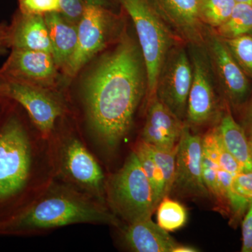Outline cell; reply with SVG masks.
<instances>
[{"label":"cell","mask_w":252,"mask_h":252,"mask_svg":"<svg viewBox=\"0 0 252 252\" xmlns=\"http://www.w3.org/2000/svg\"><path fill=\"white\" fill-rule=\"evenodd\" d=\"M213 31L223 39L252 34V4L237 2L228 19Z\"/></svg>","instance_id":"cell-20"},{"label":"cell","mask_w":252,"mask_h":252,"mask_svg":"<svg viewBox=\"0 0 252 252\" xmlns=\"http://www.w3.org/2000/svg\"><path fill=\"white\" fill-rule=\"evenodd\" d=\"M18 9L30 14L44 15L59 11V0H17Z\"/></svg>","instance_id":"cell-27"},{"label":"cell","mask_w":252,"mask_h":252,"mask_svg":"<svg viewBox=\"0 0 252 252\" xmlns=\"http://www.w3.org/2000/svg\"><path fill=\"white\" fill-rule=\"evenodd\" d=\"M117 1L135 26L147 70L146 97L149 101L155 95L159 73L169 51L184 43L169 28L150 0Z\"/></svg>","instance_id":"cell-4"},{"label":"cell","mask_w":252,"mask_h":252,"mask_svg":"<svg viewBox=\"0 0 252 252\" xmlns=\"http://www.w3.org/2000/svg\"><path fill=\"white\" fill-rule=\"evenodd\" d=\"M203 47L215 80L225 97L234 105L243 103L250 91V81L223 39L209 28Z\"/></svg>","instance_id":"cell-11"},{"label":"cell","mask_w":252,"mask_h":252,"mask_svg":"<svg viewBox=\"0 0 252 252\" xmlns=\"http://www.w3.org/2000/svg\"><path fill=\"white\" fill-rule=\"evenodd\" d=\"M105 197L113 212L127 223L152 218L157 198L134 151L105 182Z\"/></svg>","instance_id":"cell-5"},{"label":"cell","mask_w":252,"mask_h":252,"mask_svg":"<svg viewBox=\"0 0 252 252\" xmlns=\"http://www.w3.org/2000/svg\"><path fill=\"white\" fill-rule=\"evenodd\" d=\"M243 234V252H252V199L250 200L248 212L244 217L242 224Z\"/></svg>","instance_id":"cell-31"},{"label":"cell","mask_w":252,"mask_h":252,"mask_svg":"<svg viewBox=\"0 0 252 252\" xmlns=\"http://www.w3.org/2000/svg\"><path fill=\"white\" fill-rule=\"evenodd\" d=\"M9 27L11 49L45 51L52 54L44 15L30 14L18 9Z\"/></svg>","instance_id":"cell-16"},{"label":"cell","mask_w":252,"mask_h":252,"mask_svg":"<svg viewBox=\"0 0 252 252\" xmlns=\"http://www.w3.org/2000/svg\"><path fill=\"white\" fill-rule=\"evenodd\" d=\"M185 125L184 121L154 95L148 101L141 140L159 148H175Z\"/></svg>","instance_id":"cell-15"},{"label":"cell","mask_w":252,"mask_h":252,"mask_svg":"<svg viewBox=\"0 0 252 252\" xmlns=\"http://www.w3.org/2000/svg\"><path fill=\"white\" fill-rule=\"evenodd\" d=\"M223 41L244 72L252 79V34Z\"/></svg>","instance_id":"cell-25"},{"label":"cell","mask_w":252,"mask_h":252,"mask_svg":"<svg viewBox=\"0 0 252 252\" xmlns=\"http://www.w3.org/2000/svg\"><path fill=\"white\" fill-rule=\"evenodd\" d=\"M203 138L194 135L185 124L177 144L175 180L172 189L193 196L209 193L203 180Z\"/></svg>","instance_id":"cell-12"},{"label":"cell","mask_w":252,"mask_h":252,"mask_svg":"<svg viewBox=\"0 0 252 252\" xmlns=\"http://www.w3.org/2000/svg\"><path fill=\"white\" fill-rule=\"evenodd\" d=\"M219 165L203 150V176L205 185L209 192L218 196Z\"/></svg>","instance_id":"cell-28"},{"label":"cell","mask_w":252,"mask_h":252,"mask_svg":"<svg viewBox=\"0 0 252 252\" xmlns=\"http://www.w3.org/2000/svg\"><path fill=\"white\" fill-rule=\"evenodd\" d=\"M157 210L158 224L167 232L180 229L187 223L188 215L185 207L168 196L162 199Z\"/></svg>","instance_id":"cell-24"},{"label":"cell","mask_w":252,"mask_h":252,"mask_svg":"<svg viewBox=\"0 0 252 252\" xmlns=\"http://www.w3.org/2000/svg\"><path fill=\"white\" fill-rule=\"evenodd\" d=\"M231 186L235 194L250 201L252 199V172H242L233 176Z\"/></svg>","instance_id":"cell-30"},{"label":"cell","mask_w":252,"mask_h":252,"mask_svg":"<svg viewBox=\"0 0 252 252\" xmlns=\"http://www.w3.org/2000/svg\"><path fill=\"white\" fill-rule=\"evenodd\" d=\"M123 239L127 248L137 252H173L179 245L152 218L128 223Z\"/></svg>","instance_id":"cell-17"},{"label":"cell","mask_w":252,"mask_h":252,"mask_svg":"<svg viewBox=\"0 0 252 252\" xmlns=\"http://www.w3.org/2000/svg\"><path fill=\"white\" fill-rule=\"evenodd\" d=\"M185 45L177 44L169 51L159 73L155 94L182 121L193 80V66Z\"/></svg>","instance_id":"cell-9"},{"label":"cell","mask_w":252,"mask_h":252,"mask_svg":"<svg viewBox=\"0 0 252 252\" xmlns=\"http://www.w3.org/2000/svg\"><path fill=\"white\" fill-rule=\"evenodd\" d=\"M198 252L196 249L192 248V247L185 246L179 244L174 250L173 252Z\"/></svg>","instance_id":"cell-34"},{"label":"cell","mask_w":252,"mask_h":252,"mask_svg":"<svg viewBox=\"0 0 252 252\" xmlns=\"http://www.w3.org/2000/svg\"><path fill=\"white\" fill-rule=\"evenodd\" d=\"M133 151L137 154L142 168L153 188L158 205L162 199L167 197L165 182L161 170L154 160L148 144L140 140V142L136 144Z\"/></svg>","instance_id":"cell-22"},{"label":"cell","mask_w":252,"mask_h":252,"mask_svg":"<svg viewBox=\"0 0 252 252\" xmlns=\"http://www.w3.org/2000/svg\"><path fill=\"white\" fill-rule=\"evenodd\" d=\"M249 122H250V125H251V129L252 130V102L251 106H250V112H249Z\"/></svg>","instance_id":"cell-35"},{"label":"cell","mask_w":252,"mask_h":252,"mask_svg":"<svg viewBox=\"0 0 252 252\" xmlns=\"http://www.w3.org/2000/svg\"><path fill=\"white\" fill-rule=\"evenodd\" d=\"M147 91L140 46L122 30L115 46L102 56L83 86L88 121L102 146L115 149L125 138Z\"/></svg>","instance_id":"cell-1"},{"label":"cell","mask_w":252,"mask_h":252,"mask_svg":"<svg viewBox=\"0 0 252 252\" xmlns=\"http://www.w3.org/2000/svg\"><path fill=\"white\" fill-rule=\"evenodd\" d=\"M0 96L21 106L45 139L52 135L56 122L64 112V103L54 90L2 76Z\"/></svg>","instance_id":"cell-7"},{"label":"cell","mask_w":252,"mask_h":252,"mask_svg":"<svg viewBox=\"0 0 252 252\" xmlns=\"http://www.w3.org/2000/svg\"><path fill=\"white\" fill-rule=\"evenodd\" d=\"M169 28L184 44L204 46L209 28L198 16V0H150Z\"/></svg>","instance_id":"cell-14"},{"label":"cell","mask_w":252,"mask_h":252,"mask_svg":"<svg viewBox=\"0 0 252 252\" xmlns=\"http://www.w3.org/2000/svg\"><path fill=\"white\" fill-rule=\"evenodd\" d=\"M119 17L109 9L107 0H85V9L78 23V42L63 72L72 78L99 51L114 40Z\"/></svg>","instance_id":"cell-6"},{"label":"cell","mask_w":252,"mask_h":252,"mask_svg":"<svg viewBox=\"0 0 252 252\" xmlns=\"http://www.w3.org/2000/svg\"><path fill=\"white\" fill-rule=\"evenodd\" d=\"M236 2L248 3L252 4V0H235Z\"/></svg>","instance_id":"cell-36"},{"label":"cell","mask_w":252,"mask_h":252,"mask_svg":"<svg viewBox=\"0 0 252 252\" xmlns=\"http://www.w3.org/2000/svg\"><path fill=\"white\" fill-rule=\"evenodd\" d=\"M44 16L49 31L53 57L58 68L63 70L77 48V26L67 21L59 11L48 13Z\"/></svg>","instance_id":"cell-18"},{"label":"cell","mask_w":252,"mask_h":252,"mask_svg":"<svg viewBox=\"0 0 252 252\" xmlns=\"http://www.w3.org/2000/svg\"><path fill=\"white\" fill-rule=\"evenodd\" d=\"M85 9V0H59V12L69 22L78 25Z\"/></svg>","instance_id":"cell-29"},{"label":"cell","mask_w":252,"mask_h":252,"mask_svg":"<svg viewBox=\"0 0 252 252\" xmlns=\"http://www.w3.org/2000/svg\"><path fill=\"white\" fill-rule=\"evenodd\" d=\"M193 66V80L189 91L186 119L192 125L207 124L217 111L215 77L203 46H189Z\"/></svg>","instance_id":"cell-10"},{"label":"cell","mask_w":252,"mask_h":252,"mask_svg":"<svg viewBox=\"0 0 252 252\" xmlns=\"http://www.w3.org/2000/svg\"><path fill=\"white\" fill-rule=\"evenodd\" d=\"M220 139L243 172H252V157L245 130L229 110L225 111L217 126Z\"/></svg>","instance_id":"cell-19"},{"label":"cell","mask_w":252,"mask_h":252,"mask_svg":"<svg viewBox=\"0 0 252 252\" xmlns=\"http://www.w3.org/2000/svg\"><path fill=\"white\" fill-rule=\"evenodd\" d=\"M11 49L9 41V25L0 23V56L6 54Z\"/></svg>","instance_id":"cell-32"},{"label":"cell","mask_w":252,"mask_h":252,"mask_svg":"<svg viewBox=\"0 0 252 252\" xmlns=\"http://www.w3.org/2000/svg\"><path fill=\"white\" fill-rule=\"evenodd\" d=\"M203 150L220 168L233 176L243 172L234 157L225 148L222 142L217 127L207 132L203 138Z\"/></svg>","instance_id":"cell-21"},{"label":"cell","mask_w":252,"mask_h":252,"mask_svg":"<svg viewBox=\"0 0 252 252\" xmlns=\"http://www.w3.org/2000/svg\"><path fill=\"white\" fill-rule=\"evenodd\" d=\"M59 69L49 53L11 49L9 57L0 67V76L54 90Z\"/></svg>","instance_id":"cell-13"},{"label":"cell","mask_w":252,"mask_h":252,"mask_svg":"<svg viewBox=\"0 0 252 252\" xmlns=\"http://www.w3.org/2000/svg\"><path fill=\"white\" fill-rule=\"evenodd\" d=\"M149 147L154 160L161 170L165 182V191L167 196H168L171 192L175 180L177 146L172 149L159 148L151 144H149Z\"/></svg>","instance_id":"cell-26"},{"label":"cell","mask_w":252,"mask_h":252,"mask_svg":"<svg viewBox=\"0 0 252 252\" xmlns=\"http://www.w3.org/2000/svg\"><path fill=\"white\" fill-rule=\"evenodd\" d=\"M18 109V104L13 102L0 126V225L31 200L34 144Z\"/></svg>","instance_id":"cell-3"},{"label":"cell","mask_w":252,"mask_h":252,"mask_svg":"<svg viewBox=\"0 0 252 252\" xmlns=\"http://www.w3.org/2000/svg\"><path fill=\"white\" fill-rule=\"evenodd\" d=\"M11 104H12V101L0 96V126L11 107Z\"/></svg>","instance_id":"cell-33"},{"label":"cell","mask_w":252,"mask_h":252,"mask_svg":"<svg viewBox=\"0 0 252 252\" xmlns=\"http://www.w3.org/2000/svg\"><path fill=\"white\" fill-rule=\"evenodd\" d=\"M236 3L235 0H198L199 18L207 27L217 29L228 19Z\"/></svg>","instance_id":"cell-23"},{"label":"cell","mask_w":252,"mask_h":252,"mask_svg":"<svg viewBox=\"0 0 252 252\" xmlns=\"http://www.w3.org/2000/svg\"><path fill=\"white\" fill-rule=\"evenodd\" d=\"M59 171L67 185L104 202L105 180L102 168L79 139L69 137L61 142Z\"/></svg>","instance_id":"cell-8"},{"label":"cell","mask_w":252,"mask_h":252,"mask_svg":"<svg viewBox=\"0 0 252 252\" xmlns=\"http://www.w3.org/2000/svg\"><path fill=\"white\" fill-rule=\"evenodd\" d=\"M77 223L119 226V220L102 202L72 186L56 185L0 225V235L25 236Z\"/></svg>","instance_id":"cell-2"},{"label":"cell","mask_w":252,"mask_h":252,"mask_svg":"<svg viewBox=\"0 0 252 252\" xmlns=\"http://www.w3.org/2000/svg\"><path fill=\"white\" fill-rule=\"evenodd\" d=\"M249 144H250V151H251L252 157V137L251 139H250V142H249Z\"/></svg>","instance_id":"cell-37"}]
</instances>
